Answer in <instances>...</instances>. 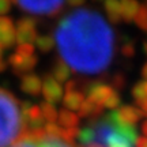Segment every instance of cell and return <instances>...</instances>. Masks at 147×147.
Masks as SVG:
<instances>
[{
	"label": "cell",
	"mask_w": 147,
	"mask_h": 147,
	"mask_svg": "<svg viewBox=\"0 0 147 147\" xmlns=\"http://www.w3.org/2000/svg\"><path fill=\"white\" fill-rule=\"evenodd\" d=\"M116 112H117V115H119L121 121H124L125 124H129V125H134V127L143 117L142 112L138 109L136 106H132V105H123Z\"/></svg>",
	"instance_id": "cell-9"
},
{
	"label": "cell",
	"mask_w": 147,
	"mask_h": 147,
	"mask_svg": "<svg viewBox=\"0 0 147 147\" xmlns=\"http://www.w3.org/2000/svg\"><path fill=\"white\" fill-rule=\"evenodd\" d=\"M15 53L22 56H32L34 55V47L32 44H25V45H18L15 49Z\"/></svg>",
	"instance_id": "cell-29"
},
{
	"label": "cell",
	"mask_w": 147,
	"mask_h": 147,
	"mask_svg": "<svg viewBox=\"0 0 147 147\" xmlns=\"http://www.w3.org/2000/svg\"><path fill=\"white\" fill-rule=\"evenodd\" d=\"M16 41V30L14 22L8 16H0V45L3 49L11 48Z\"/></svg>",
	"instance_id": "cell-7"
},
{
	"label": "cell",
	"mask_w": 147,
	"mask_h": 147,
	"mask_svg": "<svg viewBox=\"0 0 147 147\" xmlns=\"http://www.w3.org/2000/svg\"><path fill=\"white\" fill-rule=\"evenodd\" d=\"M136 147H147V138H138Z\"/></svg>",
	"instance_id": "cell-32"
},
{
	"label": "cell",
	"mask_w": 147,
	"mask_h": 147,
	"mask_svg": "<svg viewBox=\"0 0 147 147\" xmlns=\"http://www.w3.org/2000/svg\"><path fill=\"white\" fill-rule=\"evenodd\" d=\"M120 102H121V97L115 90V91L110 94L109 98L106 100V102L104 104V108H106V109H116V108L120 106Z\"/></svg>",
	"instance_id": "cell-25"
},
{
	"label": "cell",
	"mask_w": 147,
	"mask_h": 147,
	"mask_svg": "<svg viewBox=\"0 0 147 147\" xmlns=\"http://www.w3.org/2000/svg\"><path fill=\"white\" fill-rule=\"evenodd\" d=\"M41 110H42V116L44 119L48 120L49 123L55 124L56 120L59 119V113H57V109L55 108V105L49 104V102H44L41 105Z\"/></svg>",
	"instance_id": "cell-17"
},
{
	"label": "cell",
	"mask_w": 147,
	"mask_h": 147,
	"mask_svg": "<svg viewBox=\"0 0 147 147\" xmlns=\"http://www.w3.org/2000/svg\"><path fill=\"white\" fill-rule=\"evenodd\" d=\"M105 11L108 14L109 22L112 23H119L121 19V3L116 0H106L104 3Z\"/></svg>",
	"instance_id": "cell-15"
},
{
	"label": "cell",
	"mask_w": 147,
	"mask_h": 147,
	"mask_svg": "<svg viewBox=\"0 0 147 147\" xmlns=\"http://www.w3.org/2000/svg\"><path fill=\"white\" fill-rule=\"evenodd\" d=\"M55 42L60 59L80 75L105 72L115 56V32L94 10L67 14L55 29Z\"/></svg>",
	"instance_id": "cell-1"
},
{
	"label": "cell",
	"mask_w": 147,
	"mask_h": 147,
	"mask_svg": "<svg viewBox=\"0 0 147 147\" xmlns=\"http://www.w3.org/2000/svg\"><path fill=\"white\" fill-rule=\"evenodd\" d=\"M0 60H3V48L0 45Z\"/></svg>",
	"instance_id": "cell-38"
},
{
	"label": "cell",
	"mask_w": 147,
	"mask_h": 147,
	"mask_svg": "<svg viewBox=\"0 0 147 147\" xmlns=\"http://www.w3.org/2000/svg\"><path fill=\"white\" fill-rule=\"evenodd\" d=\"M45 132H47L48 136H52V138H60V132H61V127H59L56 123L52 124V123H49L45 125Z\"/></svg>",
	"instance_id": "cell-28"
},
{
	"label": "cell",
	"mask_w": 147,
	"mask_h": 147,
	"mask_svg": "<svg viewBox=\"0 0 147 147\" xmlns=\"http://www.w3.org/2000/svg\"><path fill=\"white\" fill-rule=\"evenodd\" d=\"M120 52H121V55L125 56V57H134V56H135V45H134L131 41L124 42L120 48Z\"/></svg>",
	"instance_id": "cell-27"
},
{
	"label": "cell",
	"mask_w": 147,
	"mask_h": 147,
	"mask_svg": "<svg viewBox=\"0 0 147 147\" xmlns=\"http://www.w3.org/2000/svg\"><path fill=\"white\" fill-rule=\"evenodd\" d=\"M84 100H86V97H84L83 93L76 90V91H68V93H65V95L63 97L61 101H63L64 106L67 109L78 110L79 112V109H80L82 104L84 102Z\"/></svg>",
	"instance_id": "cell-11"
},
{
	"label": "cell",
	"mask_w": 147,
	"mask_h": 147,
	"mask_svg": "<svg viewBox=\"0 0 147 147\" xmlns=\"http://www.w3.org/2000/svg\"><path fill=\"white\" fill-rule=\"evenodd\" d=\"M139 10V4L134 0H125V1H121V18L125 22H129L132 19H135V16L138 14Z\"/></svg>",
	"instance_id": "cell-16"
},
{
	"label": "cell",
	"mask_w": 147,
	"mask_h": 147,
	"mask_svg": "<svg viewBox=\"0 0 147 147\" xmlns=\"http://www.w3.org/2000/svg\"><path fill=\"white\" fill-rule=\"evenodd\" d=\"M44 116H42L41 106L38 105H32L30 110H29V124L26 128L30 129H37V128H44Z\"/></svg>",
	"instance_id": "cell-14"
},
{
	"label": "cell",
	"mask_w": 147,
	"mask_h": 147,
	"mask_svg": "<svg viewBox=\"0 0 147 147\" xmlns=\"http://www.w3.org/2000/svg\"><path fill=\"white\" fill-rule=\"evenodd\" d=\"M38 146L40 147H74L71 144H68V143L63 142L59 138H52V136H47L42 142L38 143Z\"/></svg>",
	"instance_id": "cell-23"
},
{
	"label": "cell",
	"mask_w": 147,
	"mask_h": 147,
	"mask_svg": "<svg viewBox=\"0 0 147 147\" xmlns=\"http://www.w3.org/2000/svg\"><path fill=\"white\" fill-rule=\"evenodd\" d=\"M142 132H143V135H144V138H147V120L142 124Z\"/></svg>",
	"instance_id": "cell-35"
},
{
	"label": "cell",
	"mask_w": 147,
	"mask_h": 147,
	"mask_svg": "<svg viewBox=\"0 0 147 147\" xmlns=\"http://www.w3.org/2000/svg\"><path fill=\"white\" fill-rule=\"evenodd\" d=\"M102 112H104V106L97 105L93 101H90L89 98H86L84 102L82 104V106H80V109H79V117L89 119L90 121L97 120V119H100Z\"/></svg>",
	"instance_id": "cell-10"
},
{
	"label": "cell",
	"mask_w": 147,
	"mask_h": 147,
	"mask_svg": "<svg viewBox=\"0 0 147 147\" xmlns=\"http://www.w3.org/2000/svg\"><path fill=\"white\" fill-rule=\"evenodd\" d=\"M42 94L47 102L55 105L56 102H60L63 98V87L60 86L59 82H56L51 74H47L44 76L42 82Z\"/></svg>",
	"instance_id": "cell-6"
},
{
	"label": "cell",
	"mask_w": 147,
	"mask_h": 147,
	"mask_svg": "<svg viewBox=\"0 0 147 147\" xmlns=\"http://www.w3.org/2000/svg\"><path fill=\"white\" fill-rule=\"evenodd\" d=\"M38 21L34 18H22L16 23V30H36Z\"/></svg>",
	"instance_id": "cell-24"
},
{
	"label": "cell",
	"mask_w": 147,
	"mask_h": 147,
	"mask_svg": "<svg viewBox=\"0 0 147 147\" xmlns=\"http://www.w3.org/2000/svg\"><path fill=\"white\" fill-rule=\"evenodd\" d=\"M79 131H80V129H78V128H61V132H60V138H59V139H61L63 142L74 146L75 139L79 136Z\"/></svg>",
	"instance_id": "cell-20"
},
{
	"label": "cell",
	"mask_w": 147,
	"mask_h": 147,
	"mask_svg": "<svg viewBox=\"0 0 147 147\" xmlns=\"http://www.w3.org/2000/svg\"><path fill=\"white\" fill-rule=\"evenodd\" d=\"M142 76L146 79V82H147V61L144 63V65H143V68H142Z\"/></svg>",
	"instance_id": "cell-34"
},
{
	"label": "cell",
	"mask_w": 147,
	"mask_h": 147,
	"mask_svg": "<svg viewBox=\"0 0 147 147\" xmlns=\"http://www.w3.org/2000/svg\"><path fill=\"white\" fill-rule=\"evenodd\" d=\"M26 127L21 115V104L8 90L0 89V147L11 146L22 136Z\"/></svg>",
	"instance_id": "cell-2"
},
{
	"label": "cell",
	"mask_w": 147,
	"mask_h": 147,
	"mask_svg": "<svg viewBox=\"0 0 147 147\" xmlns=\"http://www.w3.org/2000/svg\"><path fill=\"white\" fill-rule=\"evenodd\" d=\"M11 8V3L7 0H0V15L1 14H7Z\"/></svg>",
	"instance_id": "cell-31"
},
{
	"label": "cell",
	"mask_w": 147,
	"mask_h": 147,
	"mask_svg": "<svg viewBox=\"0 0 147 147\" xmlns=\"http://www.w3.org/2000/svg\"><path fill=\"white\" fill-rule=\"evenodd\" d=\"M113 91L115 90L112 89V86H108V84L101 83V82H87V83H83V86H82V93L84 95H87V98L90 101H93L94 104L100 106H104V104Z\"/></svg>",
	"instance_id": "cell-4"
},
{
	"label": "cell",
	"mask_w": 147,
	"mask_h": 147,
	"mask_svg": "<svg viewBox=\"0 0 147 147\" xmlns=\"http://www.w3.org/2000/svg\"><path fill=\"white\" fill-rule=\"evenodd\" d=\"M5 68H7V63H5L4 60H0V72L5 71Z\"/></svg>",
	"instance_id": "cell-36"
},
{
	"label": "cell",
	"mask_w": 147,
	"mask_h": 147,
	"mask_svg": "<svg viewBox=\"0 0 147 147\" xmlns=\"http://www.w3.org/2000/svg\"><path fill=\"white\" fill-rule=\"evenodd\" d=\"M8 63L11 64V67L14 69V74L18 76H23L26 75L29 71H32L38 63V57L36 55L32 56H22L18 53H14L8 57Z\"/></svg>",
	"instance_id": "cell-5"
},
{
	"label": "cell",
	"mask_w": 147,
	"mask_h": 147,
	"mask_svg": "<svg viewBox=\"0 0 147 147\" xmlns=\"http://www.w3.org/2000/svg\"><path fill=\"white\" fill-rule=\"evenodd\" d=\"M135 23L139 29L147 32V3L142 4L138 10V14L135 16Z\"/></svg>",
	"instance_id": "cell-22"
},
{
	"label": "cell",
	"mask_w": 147,
	"mask_h": 147,
	"mask_svg": "<svg viewBox=\"0 0 147 147\" xmlns=\"http://www.w3.org/2000/svg\"><path fill=\"white\" fill-rule=\"evenodd\" d=\"M127 84V79L123 74H116L112 76V89L123 90Z\"/></svg>",
	"instance_id": "cell-26"
},
{
	"label": "cell",
	"mask_w": 147,
	"mask_h": 147,
	"mask_svg": "<svg viewBox=\"0 0 147 147\" xmlns=\"http://www.w3.org/2000/svg\"><path fill=\"white\" fill-rule=\"evenodd\" d=\"M21 90L29 95H38L42 90V82L36 74H26L22 76Z\"/></svg>",
	"instance_id": "cell-8"
},
{
	"label": "cell",
	"mask_w": 147,
	"mask_h": 147,
	"mask_svg": "<svg viewBox=\"0 0 147 147\" xmlns=\"http://www.w3.org/2000/svg\"><path fill=\"white\" fill-rule=\"evenodd\" d=\"M36 42L41 52H51L55 47V40L51 36H38Z\"/></svg>",
	"instance_id": "cell-21"
},
{
	"label": "cell",
	"mask_w": 147,
	"mask_h": 147,
	"mask_svg": "<svg viewBox=\"0 0 147 147\" xmlns=\"http://www.w3.org/2000/svg\"><path fill=\"white\" fill-rule=\"evenodd\" d=\"M12 4L18 5L21 10L30 14L55 16L63 10L65 3L63 1H12Z\"/></svg>",
	"instance_id": "cell-3"
},
{
	"label": "cell",
	"mask_w": 147,
	"mask_h": 147,
	"mask_svg": "<svg viewBox=\"0 0 147 147\" xmlns=\"http://www.w3.org/2000/svg\"><path fill=\"white\" fill-rule=\"evenodd\" d=\"M135 105L140 112H142L143 116H147V100L143 101H135Z\"/></svg>",
	"instance_id": "cell-30"
},
{
	"label": "cell",
	"mask_w": 147,
	"mask_h": 147,
	"mask_svg": "<svg viewBox=\"0 0 147 147\" xmlns=\"http://www.w3.org/2000/svg\"><path fill=\"white\" fill-rule=\"evenodd\" d=\"M143 51H144V53L147 55V41L144 42V44H143Z\"/></svg>",
	"instance_id": "cell-37"
},
{
	"label": "cell",
	"mask_w": 147,
	"mask_h": 147,
	"mask_svg": "<svg viewBox=\"0 0 147 147\" xmlns=\"http://www.w3.org/2000/svg\"><path fill=\"white\" fill-rule=\"evenodd\" d=\"M57 121L63 128H76V125H78L79 121H80V117L76 116L75 113H72L71 110L61 109L59 112Z\"/></svg>",
	"instance_id": "cell-13"
},
{
	"label": "cell",
	"mask_w": 147,
	"mask_h": 147,
	"mask_svg": "<svg viewBox=\"0 0 147 147\" xmlns=\"http://www.w3.org/2000/svg\"><path fill=\"white\" fill-rule=\"evenodd\" d=\"M69 72H71V69L67 64L64 63L61 59L59 57L55 64H53L52 67V75L53 79L56 80V82H68L69 79Z\"/></svg>",
	"instance_id": "cell-12"
},
{
	"label": "cell",
	"mask_w": 147,
	"mask_h": 147,
	"mask_svg": "<svg viewBox=\"0 0 147 147\" xmlns=\"http://www.w3.org/2000/svg\"><path fill=\"white\" fill-rule=\"evenodd\" d=\"M67 4L71 5V7H79V5L84 4V0H69Z\"/></svg>",
	"instance_id": "cell-33"
},
{
	"label": "cell",
	"mask_w": 147,
	"mask_h": 147,
	"mask_svg": "<svg viewBox=\"0 0 147 147\" xmlns=\"http://www.w3.org/2000/svg\"><path fill=\"white\" fill-rule=\"evenodd\" d=\"M132 97L135 98V101H143L147 100V82H138L134 84V87L131 90Z\"/></svg>",
	"instance_id": "cell-19"
},
{
	"label": "cell",
	"mask_w": 147,
	"mask_h": 147,
	"mask_svg": "<svg viewBox=\"0 0 147 147\" xmlns=\"http://www.w3.org/2000/svg\"><path fill=\"white\" fill-rule=\"evenodd\" d=\"M37 40V30H16V41L19 45L32 44Z\"/></svg>",
	"instance_id": "cell-18"
}]
</instances>
